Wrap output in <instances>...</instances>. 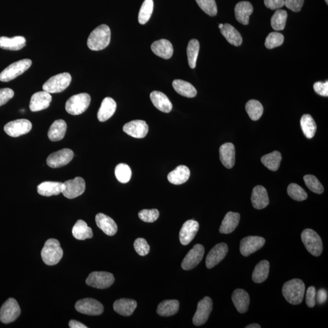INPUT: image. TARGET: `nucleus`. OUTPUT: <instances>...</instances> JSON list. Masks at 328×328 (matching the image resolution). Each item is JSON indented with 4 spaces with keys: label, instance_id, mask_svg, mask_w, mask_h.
I'll return each mask as SVG.
<instances>
[{
    "label": "nucleus",
    "instance_id": "1",
    "mask_svg": "<svg viewBox=\"0 0 328 328\" xmlns=\"http://www.w3.org/2000/svg\"><path fill=\"white\" fill-rule=\"evenodd\" d=\"M111 41V30L106 25L96 28L89 35L87 41L88 48L98 51L107 48Z\"/></svg>",
    "mask_w": 328,
    "mask_h": 328
},
{
    "label": "nucleus",
    "instance_id": "2",
    "mask_svg": "<svg viewBox=\"0 0 328 328\" xmlns=\"http://www.w3.org/2000/svg\"><path fill=\"white\" fill-rule=\"evenodd\" d=\"M304 293H305V285L303 281L300 279L295 278L287 281L283 285L282 293L285 299L288 303L294 305L302 302Z\"/></svg>",
    "mask_w": 328,
    "mask_h": 328
},
{
    "label": "nucleus",
    "instance_id": "3",
    "mask_svg": "<svg viewBox=\"0 0 328 328\" xmlns=\"http://www.w3.org/2000/svg\"><path fill=\"white\" fill-rule=\"evenodd\" d=\"M64 252L57 240L51 238L46 241L42 250L41 256L43 261L48 266H54L62 260Z\"/></svg>",
    "mask_w": 328,
    "mask_h": 328
},
{
    "label": "nucleus",
    "instance_id": "4",
    "mask_svg": "<svg viewBox=\"0 0 328 328\" xmlns=\"http://www.w3.org/2000/svg\"><path fill=\"white\" fill-rule=\"evenodd\" d=\"M72 81L71 75L68 72L61 73L53 76L43 85V90L49 93H59L65 90Z\"/></svg>",
    "mask_w": 328,
    "mask_h": 328
},
{
    "label": "nucleus",
    "instance_id": "5",
    "mask_svg": "<svg viewBox=\"0 0 328 328\" xmlns=\"http://www.w3.org/2000/svg\"><path fill=\"white\" fill-rule=\"evenodd\" d=\"M301 238L304 246L311 255L315 257H319L322 253V241L316 231L310 228H306L301 233Z\"/></svg>",
    "mask_w": 328,
    "mask_h": 328
},
{
    "label": "nucleus",
    "instance_id": "6",
    "mask_svg": "<svg viewBox=\"0 0 328 328\" xmlns=\"http://www.w3.org/2000/svg\"><path fill=\"white\" fill-rule=\"evenodd\" d=\"M91 103V97L87 93L72 95L66 103V111L71 115H79L87 110Z\"/></svg>",
    "mask_w": 328,
    "mask_h": 328
},
{
    "label": "nucleus",
    "instance_id": "7",
    "mask_svg": "<svg viewBox=\"0 0 328 328\" xmlns=\"http://www.w3.org/2000/svg\"><path fill=\"white\" fill-rule=\"evenodd\" d=\"M32 65L30 59H23L8 66L0 73V81L8 82L14 80L28 70Z\"/></svg>",
    "mask_w": 328,
    "mask_h": 328
},
{
    "label": "nucleus",
    "instance_id": "8",
    "mask_svg": "<svg viewBox=\"0 0 328 328\" xmlns=\"http://www.w3.org/2000/svg\"><path fill=\"white\" fill-rule=\"evenodd\" d=\"M21 314V307L14 299L10 298L0 310V321L5 324L14 322Z\"/></svg>",
    "mask_w": 328,
    "mask_h": 328
},
{
    "label": "nucleus",
    "instance_id": "9",
    "mask_svg": "<svg viewBox=\"0 0 328 328\" xmlns=\"http://www.w3.org/2000/svg\"><path fill=\"white\" fill-rule=\"evenodd\" d=\"M115 281L113 275L107 272H93L89 275L86 283L89 286L104 290L110 287Z\"/></svg>",
    "mask_w": 328,
    "mask_h": 328
},
{
    "label": "nucleus",
    "instance_id": "10",
    "mask_svg": "<svg viewBox=\"0 0 328 328\" xmlns=\"http://www.w3.org/2000/svg\"><path fill=\"white\" fill-rule=\"evenodd\" d=\"M85 181L81 177L68 180L62 184V194L68 199H74L81 196L85 191Z\"/></svg>",
    "mask_w": 328,
    "mask_h": 328
},
{
    "label": "nucleus",
    "instance_id": "11",
    "mask_svg": "<svg viewBox=\"0 0 328 328\" xmlns=\"http://www.w3.org/2000/svg\"><path fill=\"white\" fill-rule=\"evenodd\" d=\"M32 128L31 122L27 119H22L9 122L5 126L4 130L9 137L16 138L28 133Z\"/></svg>",
    "mask_w": 328,
    "mask_h": 328
},
{
    "label": "nucleus",
    "instance_id": "12",
    "mask_svg": "<svg viewBox=\"0 0 328 328\" xmlns=\"http://www.w3.org/2000/svg\"><path fill=\"white\" fill-rule=\"evenodd\" d=\"M213 309V301L210 297H205L198 304L197 310L193 318L195 326L203 325L207 321Z\"/></svg>",
    "mask_w": 328,
    "mask_h": 328
},
{
    "label": "nucleus",
    "instance_id": "13",
    "mask_svg": "<svg viewBox=\"0 0 328 328\" xmlns=\"http://www.w3.org/2000/svg\"><path fill=\"white\" fill-rule=\"evenodd\" d=\"M204 252L203 245L199 244L195 245L182 261L181 264L182 269L189 271L196 267L203 260Z\"/></svg>",
    "mask_w": 328,
    "mask_h": 328
},
{
    "label": "nucleus",
    "instance_id": "14",
    "mask_svg": "<svg viewBox=\"0 0 328 328\" xmlns=\"http://www.w3.org/2000/svg\"><path fill=\"white\" fill-rule=\"evenodd\" d=\"M79 313L88 316H99L104 312V307L98 300L93 299H84L79 300L75 305Z\"/></svg>",
    "mask_w": 328,
    "mask_h": 328
},
{
    "label": "nucleus",
    "instance_id": "15",
    "mask_svg": "<svg viewBox=\"0 0 328 328\" xmlns=\"http://www.w3.org/2000/svg\"><path fill=\"white\" fill-rule=\"evenodd\" d=\"M73 157L74 152L70 149L64 148L49 155L46 160V163L49 167L57 168L68 164L72 161Z\"/></svg>",
    "mask_w": 328,
    "mask_h": 328
},
{
    "label": "nucleus",
    "instance_id": "16",
    "mask_svg": "<svg viewBox=\"0 0 328 328\" xmlns=\"http://www.w3.org/2000/svg\"><path fill=\"white\" fill-rule=\"evenodd\" d=\"M266 240L263 237L257 236H249L243 238L240 243V252L241 254L244 257L249 256L260 249L262 247Z\"/></svg>",
    "mask_w": 328,
    "mask_h": 328
},
{
    "label": "nucleus",
    "instance_id": "17",
    "mask_svg": "<svg viewBox=\"0 0 328 328\" xmlns=\"http://www.w3.org/2000/svg\"><path fill=\"white\" fill-rule=\"evenodd\" d=\"M228 251V246L224 243L218 244L212 248L207 255L205 261L208 269H211L220 263L226 257Z\"/></svg>",
    "mask_w": 328,
    "mask_h": 328
},
{
    "label": "nucleus",
    "instance_id": "18",
    "mask_svg": "<svg viewBox=\"0 0 328 328\" xmlns=\"http://www.w3.org/2000/svg\"><path fill=\"white\" fill-rule=\"evenodd\" d=\"M123 130L129 136L134 138H144L148 132V126L142 120L132 121L124 125Z\"/></svg>",
    "mask_w": 328,
    "mask_h": 328
},
{
    "label": "nucleus",
    "instance_id": "19",
    "mask_svg": "<svg viewBox=\"0 0 328 328\" xmlns=\"http://www.w3.org/2000/svg\"><path fill=\"white\" fill-rule=\"evenodd\" d=\"M52 101V96L48 92L39 91L32 95L29 108L33 112L40 111L48 108Z\"/></svg>",
    "mask_w": 328,
    "mask_h": 328
},
{
    "label": "nucleus",
    "instance_id": "20",
    "mask_svg": "<svg viewBox=\"0 0 328 328\" xmlns=\"http://www.w3.org/2000/svg\"><path fill=\"white\" fill-rule=\"evenodd\" d=\"M200 225L195 220H188L183 224L180 233L181 243L187 245L194 239L198 233Z\"/></svg>",
    "mask_w": 328,
    "mask_h": 328
},
{
    "label": "nucleus",
    "instance_id": "21",
    "mask_svg": "<svg viewBox=\"0 0 328 328\" xmlns=\"http://www.w3.org/2000/svg\"><path fill=\"white\" fill-rule=\"evenodd\" d=\"M252 204L256 209L266 208L269 204V197L266 188L261 185L255 187L251 197Z\"/></svg>",
    "mask_w": 328,
    "mask_h": 328
},
{
    "label": "nucleus",
    "instance_id": "22",
    "mask_svg": "<svg viewBox=\"0 0 328 328\" xmlns=\"http://www.w3.org/2000/svg\"><path fill=\"white\" fill-rule=\"evenodd\" d=\"M95 222L99 228L108 236H113L118 231V226L115 221L107 215L98 214L95 217Z\"/></svg>",
    "mask_w": 328,
    "mask_h": 328
},
{
    "label": "nucleus",
    "instance_id": "23",
    "mask_svg": "<svg viewBox=\"0 0 328 328\" xmlns=\"http://www.w3.org/2000/svg\"><path fill=\"white\" fill-rule=\"evenodd\" d=\"M151 49L155 54L164 59H170L173 54V45L165 39L155 42L151 45Z\"/></svg>",
    "mask_w": 328,
    "mask_h": 328
},
{
    "label": "nucleus",
    "instance_id": "24",
    "mask_svg": "<svg viewBox=\"0 0 328 328\" xmlns=\"http://www.w3.org/2000/svg\"><path fill=\"white\" fill-rule=\"evenodd\" d=\"M253 11V6L250 2H241L235 6V17L241 24L247 25L249 23V16Z\"/></svg>",
    "mask_w": 328,
    "mask_h": 328
},
{
    "label": "nucleus",
    "instance_id": "25",
    "mask_svg": "<svg viewBox=\"0 0 328 328\" xmlns=\"http://www.w3.org/2000/svg\"><path fill=\"white\" fill-rule=\"evenodd\" d=\"M117 104L113 99L106 98L103 100L99 109L98 118L100 122H105L110 119L117 110Z\"/></svg>",
    "mask_w": 328,
    "mask_h": 328
},
{
    "label": "nucleus",
    "instance_id": "26",
    "mask_svg": "<svg viewBox=\"0 0 328 328\" xmlns=\"http://www.w3.org/2000/svg\"><path fill=\"white\" fill-rule=\"evenodd\" d=\"M231 300L238 312L241 314L247 312L250 303V298L246 291L241 289L234 291Z\"/></svg>",
    "mask_w": 328,
    "mask_h": 328
},
{
    "label": "nucleus",
    "instance_id": "27",
    "mask_svg": "<svg viewBox=\"0 0 328 328\" xmlns=\"http://www.w3.org/2000/svg\"><path fill=\"white\" fill-rule=\"evenodd\" d=\"M150 99L155 107L159 110L168 113L172 110L173 105L163 92L155 91L150 94Z\"/></svg>",
    "mask_w": 328,
    "mask_h": 328
},
{
    "label": "nucleus",
    "instance_id": "28",
    "mask_svg": "<svg viewBox=\"0 0 328 328\" xmlns=\"http://www.w3.org/2000/svg\"><path fill=\"white\" fill-rule=\"evenodd\" d=\"M220 158L224 167L230 169L234 166L235 162V148L231 143L222 145L220 148Z\"/></svg>",
    "mask_w": 328,
    "mask_h": 328
},
{
    "label": "nucleus",
    "instance_id": "29",
    "mask_svg": "<svg viewBox=\"0 0 328 328\" xmlns=\"http://www.w3.org/2000/svg\"><path fill=\"white\" fill-rule=\"evenodd\" d=\"M240 220V215L229 211L226 215L220 228V233L224 234L233 233L238 226Z\"/></svg>",
    "mask_w": 328,
    "mask_h": 328
},
{
    "label": "nucleus",
    "instance_id": "30",
    "mask_svg": "<svg viewBox=\"0 0 328 328\" xmlns=\"http://www.w3.org/2000/svg\"><path fill=\"white\" fill-rule=\"evenodd\" d=\"M26 38L23 36H16L13 38L7 36L0 37V48L9 51H19L26 46Z\"/></svg>",
    "mask_w": 328,
    "mask_h": 328
},
{
    "label": "nucleus",
    "instance_id": "31",
    "mask_svg": "<svg viewBox=\"0 0 328 328\" xmlns=\"http://www.w3.org/2000/svg\"><path fill=\"white\" fill-rule=\"evenodd\" d=\"M190 171L185 165H180L168 175V180L175 185H181L185 183L189 179Z\"/></svg>",
    "mask_w": 328,
    "mask_h": 328
},
{
    "label": "nucleus",
    "instance_id": "32",
    "mask_svg": "<svg viewBox=\"0 0 328 328\" xmlns=\"http://www.w3.org/2000/svg\"><path fill=\"white\" fill-rule=\"evenodd\" d=\"M137 307V302L134 300L122 299L115 301L114 310L123 316H130Z\"/></svg>",
    "mask_w": 328,
    "mask_h": 328
},
{
    "label": "nucleus",
    "instance_id": "33",
    "mask_svg": "<svg viewBox=\"0 0 328 328\" xmlns=\"http://www.w3.org/2000/svg\"><path fill=\"white\" fill-rule=\"evenodd\" d=\"M67 129V125L65 121L62 119L54 122L48 131V138L49 140L53 142L62 140L65 137V135Z\"/></svg>",
    "mask_w": 328,
    "mask_h": 328
},
{
    "label": "nucleus",
    "instance_id": "34",
    "mask_svg": "<svg viewBox=\"0 0 328 328\" xmlns=\"http://www.w3.org/2000/svg\"><path fill=\"white\" fill-rule=\"evenodd\" d=\"M62 182L46 181L39 184L37 191L39 195L44 197H51L62 193Z\"/></svg>",
    "mask_w": 328,
    "mask_h": 328
},
{
    "label": "nucleus",
    "instance_id": "35",
    "mask_svg": "<svg viewBox=\"0 0 328 328\" xmlns=\"http://www.w3.org/2000/svg\"><path fill=\"white\" fill-rule=\"evenodd\" d=\"M72 233L73 236L79 240L90 239L93 237L91 228L88 227L87 223L81 220L76 222L72 228Z\"/></svg>",
    "mask_w": 328,
    "mask_h": 328
},
{
    "label": "nucleus",
    "instance_id": "36",
    "mask_svg": "<svg viewBox=\"0 0 328 328\" xmlns=\"http://www.w3.org/2000/svg\"><path fill=\"white\" fill-rule=\"evenodd\" d=\"M220 30L222 35L226 38L229 44L235 46H239L243 43V38L240 33L230 24L226 23L223 25V28Z\"/></svg>",
    "mask_w": 328,
    "mask_h": 328
},
{
    "label": "nucleus",
    "instance_id": "37",
    "mask_svg": "<svg viewBox=\"0 0 328 328\" xmlns=\"http://www.w3.org/2000/svg\"><path fill=\"white\" fill-rule=\"evenodd\" d=\"M172 85L175 90L184 97L193 98L197 94L196 88L189 82L177 79L173 82Z\"/></svg>",
    "mask_w": 328,
    "mask_h": 328
},
{
    "label": "nucleus",
    "instance_id": "38",
    "mask_svg": "<svg viewBox=\"0 0 328 328\" xmlns=\"http://www.w3.org/2000/svg\"><path fill=\"white\" fill-rule=\"evenodd\" d=\"M179 309H180V302L178 300H164L159 304L157 313L161 316L169 317L177 314Z\"/></svg>",
    "mask_w": 328,
    "mask_h": 328
},
{
    "label": "nucleus",
    "instance_id": "39",
    "mask_svg": "<svg viewBox=\"0 0 328 328\" xmlns=\"http://www.w3.org/2000/svg\"><path fill=\"white\" fill-rule=\"evenodd\" d=\"M270 264L267 260L260 261L257 264L253 274V280L255 283H261L264 282L269 276Z\"/></svg>",
    "mask_w": 328,
    "mask_h": 328
},
{
    "label": "nucleus",
    "instance_id": "40",
    "mask_svg": "<svg viewBox=\"0 0 328 328\" xmlns=\"http://www.w3.org/2000/svg\"><path fill=\"white\" fill-rule=\"evenodd\" d=\"M281 160H282V157L278 151L264 155L261 159V162L264 166L273 171H276L279 168Z\"/></svg>",
    "mask_w": 328,
    "mask_h": 328
},
{
    "label": "nucleus",
    "instance_id": "41",
    "mask_svg": "<svg viewBox=\"0 0 328 328\" xmlns=\"http://www.w3.org/2000/svg\"><path fill=\"white\" fill-rule=\"evenodd\" d=\"M300 124L304 136L307 139L313 138L317 130V125L313 117L310 114H304L301 118Z\"/></svg>",
    "mask_w": 328,
    "mask_h": 328
},
{
    "label": "nucleus",
    "instance_id": "42",
    "mask_svg": "<svg viewBox=\"0 0 328 328\" xmlns=\"http://www.w3.org/2000/svg\"><path fill=\"white\" fill-rule=\"evenodd\" d=\"M246 110L252 120L256 121L262 117L264 108L259 101L250 100L247 102Z\"/></svg>",
    "mask_w": 328,
    "mask_h": 328
},
{
    "label": "nucleus",
    "instance_id": "43",
    "mask_svg": "<svg viewBox=\"0 0 328 328\" xmlns=\"http://www.w3.org/2000/svg\"><path fill=\"white\" fill-rule=\"evenodd\" d=\"M200 48V43L197 39H192L188 43L187 48L188 62L191 69H194L196 67Z\"/></svg>",
    "mask_w": 328,
    "mask_h": 328
},
{
    "label": "nucleus",
    "instance_id": "44",
    "mask_svg": "<svg viewBox=\"0 0 328 328\" xmlns=\"http://www.w3.org/2000/svg\"><path fill=\"white\" fill-rule=\"evenodd\" d=\"M287 13L284 10L278 9L272 16L271 26L276 31H282L286 26Z\"/></svg>",
    "mask_w": 328,
    "mask_h": 328
},
{
    "label": "nucleus",
    "instance_id": "45",
    "mask_svg": "<svg viewBox=\"0 0 328 328\" xmlns=\"http://www.w3.org/2000/svg\"><path fill=\"white\" fill-rule=\"evenodd\" d=\"M153 0H145L139 13V23L145 25L150 20L153 11Z\"/></svg>",
    "mask_w": 328,
    "mask_h": 328
},
{
    "label": "nucleus",
    "instance_id": "46",
    "mask_svg": "<svg viewBox=\"0 0 328 328\" xmlns=\"http://www.w3.org/2000/svg\"><path fill=\"white\" fill-rule=\"evenodd\" d=\"M132 172L130 167L126 164H119L115 167V175L121 183L125 184L130 181Z\"/></svg>",
    "mask_w": 328,
    "mask_h": 328
},
{
    "label": "nucleus",
    "instance_id": "47",
    "mask_svg": "<svg viewBox=\"0 0 328 328\" xmlns=\"http://www.w3.org/2000/svg\"><path fill=\"white\" fill-rule=\"evenodd\" d=\"M287 194L289 196L297 201H302L306 200L307 195L305 190L301 188L300 185L292 183L287 187Z\"/></svg>",
    "mask_w": 328,
    "mask_h": 328
},
{
    "label": "nucleus",
    "instance_id": "48",
    "mask_svg": "<svg viewBox=\"0 0 328 328\" xmlns=\"http://www.w3.org/2000/svg\"><path fill=\"white\" fill-rule=\"evenodd\" d=\"M304 182L309 189L315 194H321L324 191V188L320 182L314 175H307L303 178Z\"/></svg>",
    "mask_w": 328,
    "mask_h": 328
},
{
    "label": "nucleus",
    "instance_id": "49",
    "mask_svg": "<svg viewBox=\"0 0 328 328\" xmlns=\"http://www.w3.org/2000/svg\"><path fill=\"white\" fill-rule=\"evenodd\" d=\"M284 36L281 33L274 32H271L265 41V46L267 49H274L278 47L283 44Z\"/></svg>",
    "mask_w": 328,
    "mask_h": 328
},
{
    "label": "nucleus",
    "instance_id": "50",
    "mask_svg": "<svg viewBox=\"0 0 328 328\" xmlns=\"http://www.w3.org/2000/svg\"><path fill=\"white\" fill-rule=\"evenodd\" d=\"M197 4L203 11L211 16L217 15V6L215 0H196Z\"/></svg>",
    "mask_w": 328,
    "mask_h": 328
},
{
    "label": "nucleus",
    "instance_id": "51",
    "mask_svg": "<svg viewBox=\"0 0 328 328\" xmlns=\"http://www.w3.org/2000/svg\"><path fill=\"white\" fill-rule=\"evenodd\" d=\"M139 218L146 223H153L160 217V211L157 209H144L139 211Z\"/></svg>",
    "mask_w": 328,
    "mask_h": 328
},
{
    "label": "nucleus",
    "instance_id": "52",
    "mask_svg": "<svg viewBox=\"0 0 328 328\" xmlns=\"http://www.w3.org/2000/svg\"><path fill=\"white\" fill-rule=\"evenodd\" d=\"M134 247L135 250L141 256H145L150 250V247L147 241L142 238H139L135 240Z\"/></svg>",
    "mask_w": 328,
    "mask_h": 328
},
{
    "label": "nucleus",
    "instance_id": "53",
    "mask_svg": "<svg viewBox=\"0 0 328 328\" xmlns=\"http://www.w3.org/2000/svg\"><path fill=\"white\" fill-rule=\"evenodd\" d=\"M14 92L11 88L0 89V107L14 97Z\"/></svg>",
    "mask_w": 328,
    "mask_h": 328
},
{
    "label": "nucleus",
    "instance_id": "54",
    "mask_svg": "<svg viewBox=\"0 0 328 328\" xmlns=\"http://www.w3.org/2000/svg\"><path fill=\"white\" fill-rule=\"evenodd\" d=\"M316 290L314 286H310L307 290L306 303L309 307H314L316 304Z\"/></svg>",
    "mask_w": 328,
    "mask_h": 328
},
{
    "label": "nucleus",
    "instance_id": "55",
    "mask_svg": "<svg viewBox=\"0 0 328 328\" xmlns=\"http://www.w3.org/2000/svg\"><path fill=\"white\" fill-rule=\"evenodd\" d=\"M304 1V0H285L284 5L291 11L299 12L302 8Z\"/></svg>",
    "mask_w": 328,
    "mask_h": 328
},
{
    "label": "nucleus",
    "instance_id": "56",
    "mask_svg": "<svg viewBox=\"0 0 328 328\" xmlns=\"http://www.w3.org/2000/svg\"><path fill=\"white\" fill-rule=\"evenodd\" d=\"M314 91L318 94L323 96V97H327L328 96V82H317L315 83L314 85Z\"/></svg>",
    "mask_w": 328,
    "mask_h": 328
},
{
    "label": "nucleus",
    "instance_id": "57",
    "mask_svg": "<svg viewBox=\"0 0 328 328\" xmlns=\"http://www.w3.org/2000/svg\"><path fill=\"white\" fill-rule=\"evenodd\" d=\"M285 0H264V5L267 8L276 10L283 8Z\"/></svg>",
    "mask_w": 328,
    "mask_h": 328
},
{
    "label": "nucleus",
    "instance_id": "58",
    "mask_svg": "<svg viewBox=\"0 0 328 328\" xmlns=\"http://www.w3.org/2000/svg\"><path fill=\"white\" fill-rule=\"evenodd\" d=\"M316 300L318 304H322L326 302L327 299V292L324 289H321L316 293Z\"/></svg>",
    "mask_w": 328,
    "mask_h": 328
},
{
    "label": "nucleus",
    "instance_id": "59",
    "mask_svg": "<svg viewBox=\"0 0 328 328\" xmlns=\"http://www.w3.org/2000/svg\"><path fill=\"white\" fill-rule=\"evenodd\" d=\"M69 326L71 328H87V326H85V324H82L79 321L75 320H71L69 321Z\"/></svg>",
    "mask_w": 328,
    "mask_h": 328
},
{
    "label": "nucleus",
    "instance_id": "60",
    "mask_svg": "<svg viewBox=\"0 0 328 328\" xmlns=\"http://www.w3.org/2000/svg\"><path fill=\"white\" fill-rule=\"evenodd\" d=\"M260 327L261 326L259 325V324L257 323L251 324H249V325H248L246 327V328H260Z\"/></svg>",
    "mask_w": 328,
    "mask_h": 328
},
{
    "label": "nucleus",
    "instance_id": "61",
    "mask_svg": "<svg viewBox=\"0 0 328 328\" xmlns=\"http://www.w3.org/2000/svg\"><path fill=\"white\" fill-rule=\"evenodd\" d=\"M223 24H220L219 25V28H220V29L223 28Z\"/></svg>",
    "mask_w": 328,
    "mask_h": 328
},
{
    "label": "nucleus",
    "instance_id": "62",
    "mask_svg": "<svg viewBox=\"0 0 328 328\" xmlns=\"http://www.w3.org/2000/svg\"><path fill=\"white\" fill-rule=\"evenodd\" d=\"M324 1H325V2H326V4L327 5V4H328V0H324Z\"/></svg>",
    "mask_w": 328,
    "mask_h": 328
}]
</instances>
